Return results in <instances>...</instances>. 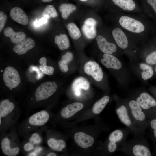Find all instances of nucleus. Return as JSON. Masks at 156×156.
<instances>
[{
    "instance_id": "2f4dec72",
    "label": "nucleus",
    "mask_w": 156,
    "mask_h": 156,
    "mask_svg": "<svg viewBox=\"0 0 156 156\" xmlns=\"http://www.w3.org/2000/svg\"><path fill=\"white\" fill-rule=\"evenodd\" d=\"M148 127L150 128L153 140L156 144V118L149 120Z\"/></svg>"
},
{
    "instance_id": "79ce46f5",
    "label": "nucleus",
    "mask_w": 156,
    "mask_h": 156,
    "mask_svg": "<svg viewBox=\"0 0 156 156\" xmlns=\"http://www.w3.org/2000/svg\"><path fill=\"white\" fill-rule=\"evenodd\" d=\"M34 26L36 27H39L41 26V25L39 20H36L34 22Z\"/></svg>"
},
{
    "instance_id": "a211bd4d",
    "label": "nucleus",
    "mask_w": 156,
    "mask_h": 156,
    "mask_svg": "<svg viewBox=\"0 0 156 156\" xmlns=\"http://www.w3.org/2000/svg\"><path fill=\"white\" fill-rule=\"evenodd\" d=\"M44 140L48 146L54 151L61 152L66 147L65 141L62 139H57L51 137L44 133Z\"/></svg>"
},
{
    "instance_id": "6ab92c4d",
    "label": "nucleus",
    "mask_w": 156,
    "mask_h": 156,
    "mask_svg": "<svg viewBox=\"0 0 156 156\" xmlns=\"http://www.w3.org/2000/svg\"><path fill=\"white\" fill-rule=\"evenodd\" d=\"M96 40L99 49L104 53L112 55L116 51L117 48L116 45L114 43L108 42L101 35L97 36Z\"/></svg>"
},
{
    "instance_id": "cd10ccee",
    "label": "nucleus",
    "mask_w": 156,
    "mask_h": 156,
    "mask_svg": "<svg viewBox=\"0 0 156 156\" xmlns=\"http://www.w3.org/2000/svg\"><path fill=\"white\" fill-rule=\"evenodd\" d=\"M114 3L122 9L132 11L135 8L136 5L133 0H112Z\"/></svg>"
},
{
    "instance_id": "ddd939ff",
    "label": "nucleus",
    "mask_w": 156,
    "mask_h": 156,
    "mask_svg": "<svg viewBox=\"0 0 156 156\" xmlns=\"http://www.w3.org/2000/svg\"><path fill=\"white\" fill-rule=\"evenodd\" d=\"M96 21L92 18H88L85 21L82 30L84 35L88 39H93L96 36Z\"/></svg>"
},
{
    "instance_id": "c85d7f7f",
    "label": "nucleus",
    "mask_w": 156,
    "mask_h": 156,
    "mask_svg": "<svg viewBox=\"0 0 156 156\" xmlns=\"http://www.w3.org/2000/svg\"><path fill=\"white\" fill-rule=\"evenodd\" d=\"M39 62L40 64L39 68L43 73L49 76L53 74L54 69L52 66L47 65V60L45 57H42L41 58Z\"/></svg>"
},
{
    "instance_id": "a18cd8bd",
    "label": "nucleus",
    "mask_w": 156,
    "mask_h": 156,
    "mask_svg": "<svg viewBox=\"0 0 156 156\" xmlns=\"http://www.w3.org/2000/svg\"><path fill=\"white\" fill-rule=\"evenodd\" d=\"M79 0L81 1H86L87 0Z\"/></svg>"
},
{
    "instance_id": "423d86ee",
    "label": "nucleus",
    "mask_w": 156,
    "mask_h": 156,
    "mask_svg": "<svg viewBox=\"0 0 156 156\" xmlns=\"http://www.w3.org/2000/svg\"><path fill=\"white\" fill-rule=\"evenodd\" d=\"M126 102L134 124L144 131L148 127L149 120L144 112L135 99L128 100Z\"/></svg>"
},
{
    "instance_id": "4c0bfd02",
    "label": "nucleus",
    "mask_w": 156,
    "mask_h": 156,
    "mask_svg": "<svg viewBox=\"0 0 156 156\" xmlns=\"http://www.w3.org/2000/svg\"><path fill=\"white\" fill-rule=\"evenodd\" d=\"M147 3L153 8L156 13V0H147Z\"/></svg>"
},
{
    "instance_id": "5701e85b",
    "label": "nucleus",
    "mask_w": 156,
    "mask_h": 156,
    "mask_svg": "<svg viewBox=\"0 0 156 156\" xmlns=\"http://www.w3.org/2000/svg\"><path fill=\"white\" fill-rule=\"evenodd\" d=\"M4 35L10 38L11 42L13 43L17 44L25 39L26 36L23 32H15L11 27H8L4 30Z\"/></svg>"
},
{
    "instance_id": "4be33fe9",
    "label": "nucleus",
    "mask_w": 156,
    "mask_h": 156,
    "mask_svg": "<svg viewBox=\"0 0 156 156\" xmlns=\"http://www.w3.org/2000/svg\"><path fill=\"white\" fill-rule=\"evenodd\" d=\"M112 34L116 44L120 48L125 49L128 46L127 37L124 32L120 28L117 27L112 31Z\"/></svg>"
},
{
    "instance_id": "aec40b11",
    "label": "nucleus",
    "mask_w": 156,
    "mask_h": 156,
    "mask_svg": "<svg viewBox=\"0 0 156 156\" xmlns=\"http://www.w3.org/2000/svg\"><path fill=\"white\" fill-rule=\"evenodd\" d=\"M10 16L14 21L20 24L25 25L28 23L29 20L26 15L20 8L14 7L10 12Z\"/></svg>"
},
{
    "instance_id": "58836bf2",
    "label": "nucleus",
    "mask_w": 156,
    "mask_h": 156,
    "mask_svg": "<svg viewBox=\"0 0 156 156\" xmlns=\"http://www.w3.org/2000/svg\"><path fill=\"white\" fill-rule=\"evenodd\" d=\"M150 91L153 95V96L156 100V87H152L151 88Z\"/></svg>"
},
{
    "instance_id": "412c9836",
    "label": "nucleus",
    "mask_w": 156,
    "mask_h": 156,
    "mask_svg": "<svg viewBox=\"0 0 156 156\" xmlns=\"http://www.w3.org/2000/svg\"><path fill=\"white\" fill-rule=\"evenodd\" d=\"M90 87L88 81L85 78L80 77L75 79L73 81L72 88L74 94L77 96L81 95V89L88 90Z\"/></svg>"
},
{
    "instance_id": "ea45409f",
    "label": "nucleus",
    "mask_w": 156,
    "mask_h": 156,
    "mask_svg": "<svg viewBox=\"0 0 156 156\" xmlns=\"http://www.w3.org/2000/svg\"><path fill=\"white\" fill-rule=\"evenodd\" d=\"M48 19L47 18L43 17L39 20L41 25H42L43 24L46 23L47 22Z\"/></svg>"
},
{
    "instance_id": "473e14b6",
    "label": "nucleus",
    "mask_w": 156,
    "mask_h": 156,
    "mask_svg": "<svg viewBox=\"0 0 156 156\" xmlns=\"http://www.w3.org/2000/svg\"><path fill=\"white\" fill-rule=\"evenodd\" d=\"M47 149L41 145L36 147L34 150L29 153L27 156H44Z\"/></svg>"
},
{
    "instance_id": "20e7f679",
    "label": "nucleus",
    "mask_w": 156,
    "mask_h": 156,
    "mask_svg": "<svg viewBox=\"0 0 156 156\" xmlns=\"http://www.w3.org/2000/svg\"><path fill=\"white\" fill-rule=\"evenodd\" d=\"M141 135H135V138L124 143L120 150L126 155L134 156H151V153L148 144Z\"/></svg>"
},
{
    "instance_id": "f704fd0d",
    "label": "nucleus",
    "mask_w": 156,
    "mask_h": 156,
    "mask_svg": "<svg viewBox=\"0 0 156 156\" xmlns=\"http://www.w3.org/2000/svg\"><path fill=\"white\" fill-rule=\"evenodd\" d=\"M7 16L4 12L0 11V32H1L4 27L5 24L7 19Z\"/></svg>"
},
{
    "instance_id": "393cba45",
    "label": "nucleus",
    "mask_w": 156,
    "mask_h": 156,
    "mask_svg": "<svg viewBox=\"0 0 156 156\" xmlns=\"http://www.w3.org/2000/svg\"><path fill=\"white\" fill-rule=\"evenodd\" d=\"M76 9L75 5L69 3H63L59 7V11L61 13L62 17L64 19H67L70 14Z\"/></svg>"
},
{
    "instance_id": "f257e3e1",
    "label": "nucleus",
    "mask_w": 156,
    "mask_h": 156,
    "mask_svg": "<svg viewBox=\"0 0 156 156\" xmlns=\"http://www.w3.org/2000/svg\"><path fill=\"white\" fill-rule=\"evenodd\" d=\"M21 110L14 100L8 98L0 101V135L16 126Z\"/></svg>"
},
{
    "instance_id": "f8f14e48",
    "label": "nucleus",
    "mask_w": 156,
    "mask_h": 156,
    "mask_svg": "<svg viewBox=\"0 0 156 156\" xmlns=\"http://www.w3.org/2000/svg\"><path fill=\"white\" fill-rule=\"evenodd\" d=\"M84 69L86 73L91 76L96 81L100 82L102 80L103 74L102 69L96 62H88L84 65Z\"/></svg>"
},
{
    "instance_id": "72a5a7b5",
    "label": "nucleus",
    "mask_w": 156,
    "mask_h": 156,
    "mask_svg": "<svg viewBox=\"0 0 156 156\" xmlns=\"http://www.w3.org/2000/svg\"><path fill=\"white\" fill-rule=\"evenodd\" d=\"M146 63L151 66L156 65V50L153 51L146 57L145 59Z\"/></svg>"
},
{
    "instance_id": "b1692460",
    "label": "nucleus",
    "mask_w": 156,
    "mask_h": 156,
    "mask_svg": "<svg viewBox=\"0 0 156 156\" xmlns=\"http://www.w3.org/2000/svg\"><path fill=\"white\" fill-rule=\"evenodd\" d=\"M140 67L142 71L141 73V76L144 80H148L151 78L154 75V68L146 63H141Z\"/></svg>"
},
{
    "instance_id": "37998d69",
    "label": "nucleus",
    "mask_w": 156,
    "mask_h": 156,
    "mask_svg": "<svg viewBox=\"0 0 156 156\" xmlns=\"http://www.w3.org/2000/svg\"><path fill=\"white\" fill-rule=\"evenodd\" d=\"M43 2H49L53 0H42Z\"/></svg>"
},
{
    "instance_id": "c9c22d12",
    "label": "nucleus",
    "mask_w": 156,
    "mask_h": 156,
    "mask_svg": "<svg viewBox=\"0 0 156 156\" xmlns=\"http://www.w3.org/2000/svg\"><path fill=\"white\" fill-rule=\"evenodd\" d=\"M59 67L60 70L63 73H66L68 70V63L61 60L58 62Z\"/></svg>"
},
{
    "instance_id": "0eeeda50",
    "label": "nucleus",
    "mask_w": 156,
    "mask_h": 156,
    "mask_svg": "<svg viewBox=\"0 0 156 156\" xmlns=\"http://www.w3.org/2000/svg\"><path fill=\"white\" fill-rule=\"evenodd\" d=\"M135 99L148 120L156 118V100L152 96L147 92H143L138 94Z\"/></svg>"
},
{
    "instance_id": "49530a36",
    "label": "nucleus",
    "mask_w": 156,
    "mask_h": 156,
    "mask_svg": "<svg viewBox=\"0 0 156 156\" xmlns=\"http://www.w3.org/2000/svg\"><path fill=\"white\" fill-rule=\"evenodd\" d=\"M155 152H156V148H155Z\"/></svg>"
},
{
    "instance_id": "1a4fd4ad",
    "label": "nucleus",
    "mask_w": 156,
    "mask_h": 156,
    "mask_svg": "<svg viewBox=\"0 0 156 156\" xmlns=\"http://www.w3.org/2000/svg\"><path fill=\"white\" fill-rule=\"evenodd\" d=\"M130 130L127 128L115 130L110 134L109 138V142L107 148L110 153H113L119 146L120 149L124 143Z\"/></svg>"
},
{
    "instance_id": "4468645a",
    "label": "nucleus",
    "mask_w": 156,
    "mask_h": 156,
    "mask_svg": "<svg viewBox=\"0 0 156 156\" xmlns=\"http://www.w3.org/2000/svg\"><path fill=\"white\" fill-rule=\"evenodd\" d=\"M83 107L82 103L78 102L69 104L61 109L60 113V116L63 119L69 118L82 109Z\"/></svg>"
},
{
    "instance_id": "e433bc0d",
    "label": "nucleus",
    "mask_w": 156,
    "mask_h": 156,
    "mask_svg": "<svg viewBox=\"0 0 156 156\" xmlns=\"http://www.w3.org/2000/svg\"><path fill=\"white\" fill-rule=\"evenodd\" d=\"M73 57L72 53L70 52H68L62 56L61 60L68 63L72 60Z\"/></svg>"
},
{
    "instance_id": "dca6fc26",
    "label": "nucleus",
    "mask_w": 156,
    "mask_h": 156,
    "mask_svg": "<svg viewBox=\"0 0 156 156\" xmlns=\"http://www.w3.org/2000/svg\"><path fill=\"white\" fill-rule=\"evenodd\" d=\"M35 45V42L32 39L27 38L16 44L13 47V51L18 54H24L33 48Z\"/></svg>"
},
{
    "instance_id": "39448f33",
    "label": "nucleus",
    "mask_w": 156,
    "mask_h": 156,
    "mask_svg": "<svg viewBox=\"0 0 156 156\" xmlns=\"http://www.w3.org/2000/svg\"><path fill=\"white\" fill-rule=\"evenodd\" d=\"M47 127L46 125L29 133L21 142V152L25 155L33 151L44 141V136Z\"/></svg>"
},
{
    "instance_id": "a19ab883",
    "label": "nucleus",
    "mask_w": 156,
    "mask_h": 156,
    "mask_svg": "<svg viewBox=\"0 0 156 156\" xmlns=\"http://www.w3.org/2000/svg\"><path fill=\"white\" fill-rule=\"evenodd\" d=\"M44 156H57V154L54 152H48L47 151L44 154Z\"/></svg>"
},
{
    "instance_id": "9d476101",
    "label": "nucleus",
    "mask_w": 156,
    "mask_h": 156,
    "mask_svg": "<svg viewBox=\"0 0 156 156\" xmlns=\"http://www.w3.org/2000/svg\"><path fill=\"white\" fill-rule=\"evenodd\" d=\"M4 83L9 90L11 91L17 87L21 82L18 71L14 67L8 66L5 68L3 73Z\"/></svg>"
},
{
    "instance_id": "f03ea898",
    "label": "nucleus",
    "mask_w": 156,
    "mask_h": 156,
    "mask_svg": "<svg viewBox=\"0 0 156 156\" xmlns=\"http://www.w3.org/2000/svg\"><path fill=\"white\" fill-rule=\"evenodd\" d=\"M51 118L48 109H44L28 116L17 126L19 136L23 138L46 125Z\"/></svg>"
},
{
    "instance_id": "2eb2a0df",
    "label": "nucleus",
    "mask_w": 156,
    "mask_h": 156,
    "mask_svg": "<svg viewBox=\"0 0 156 156\" xmlns=\"http://www.w3.org/2000/svg\"><path fill=\"white\" fill-rule=\"evenodd\" d=\"M74 139L76 143L79 146L84 149L92 146L94 142V139L92 137L81 132L75 133Z\"/></svg>"
},
{
    "instance_id": "a878e982",
    "label": "nucleus",
    "mask_w": 156,
    "mask_h": 156,
    "mask_svg": "<svg viewBox=\"0 0 156 156\" xmlns=\"http://www.w3.org/2000/svg\"><path fill=\"white\" fill-rule=\"evenodd\" d=\"M54 41L59 48L62 50L67 49L70 46L69 39L67 35L65 34H60L56 36Z\"/></svg>"
},
{
    "instance_id": "7ed1b4c3",
    "label": "nucleus",
    "mask_w": 156,
    "mask_h": 156,
    "mask_svg": "<svg viewBox=\"0 0 156 156\" xmlns=\"http://www.w3.org/2000/svg\"><path fill=\"white\" fill-rule=\"evenodd\" d=\"M15 126L0 135V146L3 154L6 156H16L21 152V142Z\"/></svg>"
},
{
    "instance_id": "7c9ffc66",
    "label": "nucleus",
    "mask_w": 156,
    "mask_h": 156,
    "mask_svg": "<svg viewBox=\"0 0 156 156\" xmlns=\"http://www.w3.org/2000/svg\"><path fill=\"white\" fill-rule=\"evenodd\" d=\"M42 16L48 19L51 18H55L58 16V14L53 5H48L43 11Z\"/></svg>"
},
{
    "instance_id": "bb28decb",
    "label": "nucleus",
    "mask_w": 156,
    "mask_h": 156,
    "mask_svg": "<svg viewBox=\"0 0 156 156\" xmlns=\"http://www.w3.org/2000/svg\"><path fill=\"white\" fill-rule=\"evenodd\" d=\"M110 100L109 97L105 96L97 101L92 108L93 112L95 114L100 113L104 109Z\"/></svg>"
},
{
    "instance_id": "6e6552de",
    "label": "nucleus",
    "mask_w": 156,
    "mask_h": 156,
    "mask_svg": "<svg viewBox=\"0 0 156 156\" xmlns=\"http://www.w3.org/2000/svg\"><path fill=\"white\" fill-rule=\"evenodd\" d=\"M117 115L121 122L135 135L142 134L143 131L137 127L133 122L126 102L119 103L116 109Z\"/></svg>"
},
{
    "instance_id": "c756f323",
    "label": "nucleus",
    "mask_w": 156,
    "mask_h": 156,
    "mask_svg": "<svg viewBox=\"0 0 156 156\" xmlns=\"http://www.w3.org/2000/svg\"><path fill=\"white\" fill-rule=\"evenodd\" d=\"M67 28L70 36L73 39L77 40L81 36V34L80 31L75 23H69L67 25Z\"/></svg>"
},
{
    "instance_id": "c03bdc74",
    "label": "nucleus",
    "mask_w": 156,
    "mask_h": 156,
    "mask_svg": "<svg viewBox=\"0 0 156 156\" xmlns=\"http://www.w3.org/2000/svg\"><path fill=\"white\" fill-rule=\"evenodd\" d=\"M154 74H155L156 75V65L154 68Z\"/></svg>"
},
{
    "instance_id": "f3484780",
    "label": "nucleus",
    "mask_w": 156,
    "mask_h": 156,
    "mask_svg": "<svg viewBox=\"0 0 156 156\" xmlns=\"http://www.w3.org/2000/svg\"><path fill=\"white\" fill-rule=\"evenodd\" d=\"M102 64L106 68L115 70L121 68L122 64L116 57L110 54L104 53L103 58L101 60Z\"/></svg>"
},
{
    "instance_id": "9b49d317",
    "label": "nucleus",
    "mask_w": 156,
    "mask_h": 156,
    "mask_svg": "<svg viewBox=\"0 0 156 156\" xmlns=\"http://www.w3.org/2000/svg\"><path fill=\"white\" fill-rule=\"evenodd\" d=\"M119 23L123 28L132 32L140 33L145 29L144 26L141 22L128 16H121Z\"/></svg>"
}]
</instances>
